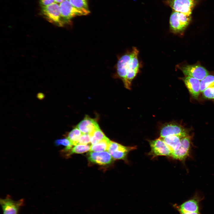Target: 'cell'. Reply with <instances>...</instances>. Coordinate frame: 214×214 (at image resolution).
<instances>
[{
	"label": "cell",
	"mask_w": 214,
	"mask_h": 214,
	"mask_svg": "<svg viewBox=\"0 0 214 214\" xmlns=\"http://www.w3.org/2000/svg\"><path fill=\"white\" fill-rule=\"evenodd\" d=\"M139 51L133 47L130 52L121 57L117 64V72L125 87L131 89V82L138 73L140 65L138 59Z\"/></svg>",
	"instance_id": "1"
},
{
	"label": "cell",
	"mask_w": 214,
	"mask_h": 214,
	"mask_svg": "<svg viewBox=\"0 0 214 214\" xmlns=\"http://www.w3.org/2000/svg\"><path fill=\"white\" fill-rule=\"evenodd\" d=\"M190 16L174 11L170 18L169 23L171 31L174 33L182 32L189 24Z\"/></svg>",
	"instance_id": "2"
},
{
	"label": "cell",
	"mask_w": 214,
	"mask_h": 214,
	"mask_svg": "<svg viewBox=\"0 0 214 214\" xmlns=\"http://www.w3.org/2000/svg\"><path fill=\"white\" fill-rule=\"evenodd\" d=\"M41 7L42 14L48 21L58 26H63L59 4L54 2L50 5Z\"/></svg>",
	"instance_id": "3"
},
{
	"label": "cell",
	"mask_w": 214,
	"mask_h": 214,
	"mask_svg": "<svg viewBox=\"0 0 214 214\" xmlns=\"http://www.w3.org/2000/svg\"><path fill=\"white\" fill-rule=\"evenodd\" d=\"M59 4L63 26L68 23L70 20L75 17L85 15L82 11L73 6L69 0H64Z\"/></svg>",
	"instance_id": "4"
},
{
	"label": "cell",
	"mask_w": 214,
	"mask_h": 214,
	"mask_svg": "<svg viewBox=\"0 0 214 214\" xmlns=\"http://www.w3.org/2000/svg\"><path fill=\"white\" fill-rule=\"evenodd\" d=\"M0 204L3 214H18L21 207L25 204L23 199L15 201L9 195L4 199L1 198Z\"/></svg>",
	"instance_id": "5"
},
{
	"label": "cell",
	"mask_w": 214,
	"mask_h": 214,
	"mask_svg": "<svg viewBox=\"0 0 214 214\" xmlns=\"http://www.w3.org/2000/svg\"><path fill=\"white\" fill-rule=\"evenodd\" d=\"M151 151L149 155L153 158L158 156L171 157L172 151L165 143L162 138H160L149 141Z\"/></svg>",
	"instance_id": "6"
},
{
	"label": "cell",
	"mask_w": 214,
	"mask_h": 214,
	"mask_svg": "<svg viewBox=\"0 0 214 214\" xmlns=\"http://www.w3.org/2000/svg\"><path fill=\"white\" fill-rule=\"evenodd\" d=\"M198 0H166V3L174 11L190 16Z\"/></svg>",
	"instance_id": "7"
},
{
	"label": "cell",
	"mask_w": 214,
	"mask_h": 214,
	"mask_svg": "<svg viewBox=\"0 0 214 214\" xmlns=\"http://www.w3.org/2000/svg\"><path fill=\"white\" fill-rule=\"evenodd\" d=\"M136 146H125L117 142L111 141L108 152L114 159L126 160L130 152L136 149Z\"/></svg>",
	"instance_id": "8"
},
{
	"label": "cell",
	"mask_w": 214,
	"mask_h": 214,
	"mask_svg": "<svg viewBox=\"0 0 214 214\" xmlns=\"http://www.w3.org/2000/svg\"><path fill=\"white\" fill-rule=\"evenodd\" d=\"M180 69L185 75L193 77L200 81L209 75L208 71L199 64L186 65L180 67Z\"/></svg>",
	"instance_id": "9"
},
{
	"label": "cell",
	"mask_w": 214,
	"mask_h": 214,
	"mask_svg": "<svg viewBox=\"0 0 214 214\" xmlns=\"http://www.w3.org/2000/svg\"><path fill=\"white\" fill-rule=\"evenodd\" d=\"M177 135L184 137L188 136L185 130L182 126L174 123L165 124L160 130V137L163 138L170 135Z\"/></svg>",
	"instance_id": "10"
},
{
	"label": "cell",
	"mask_w": 214,
	"mask_h": 214,
	"mask_svg": "<svg viewBox=\"0 0 214 214\" xmlns=\"http://www.w3.org/2000/svg\"><path fill=\"white\" fill-rule=\"evenodd\" d=\"M88 160L91 162L102 166L111 164L113 158L107 151L99 152H91L87 154Z\"/></svg>",
	"instance_id": "11"
},
{
	"label": "cell",
	"mask_w": 214,
	"mask_h": 214,
	"mask_svg": "<svg viewBox=\"0 0 214 214\" xmlns=\"http://www.w3.org/2000/svg\"><path fill=\"white\" fill-rule=\"evenodd\" d=\"M202 198L196 195L192 198L185 201L180 205L176 206L180 212H200V203Z\"/></svg>",
	"instance_id": "12"
},
{
	"label": "cell",
	"mask_w": 214,
	"mask_h": 214,
	"mask_svg": "<svg viewBox=\"0 0 214 214\" xmlns=\"http://www.w3.org/2000/svg\"><path fill=\"white\" fill-rule=\"evenodd\" d=\"M190 146V137L187 136L182 138L180 147L177 150L172 151L171 157L180 160H184L189 154Z\"/></svg>",
	"instance_id": "13"
},
{
	"label": "cell",
	"mask_w": 214,
	"mask_h": 214,
	"mask_svg": "<svg viewBox=\"0 0 214 214\" xmlns=\"http://www.w3.org/2000/svg\"><path fill=\"white\" fill-rule=\"evenodd\" d=\"M76 127L83 134H89L90 137L95 131L99 128L97 122L87 115L78 124Z\"/></svg>",
	"instance_id": "14"
},
{
	"label": "cell",
	"mask_w": 214,
	"mask_h": 214,
	"mask_svg": "<svg viewBox=\"0 0 214 214\" xmlns=\"http://www.w3.org/2000/svg\"><path fill=\"white\" fill-rule=\"evenodd\" d=\"M182 79L192 96L194 98L197 99L200 92V80L188 76L183 78Z\"/></svg>",
	"instance_id": "15"
},
{
	"label": "cell",
	"mask_w": 214,
	"mask_h": 214,
	"mask_svg": "<svg viewBox=\"0 0 214 214\" xmlns=\"http://www.w3.org/2000/svg\"><path fill=\"white\" fill-rule=\"evenodd\" d=\"M183 137L177 135H170L162 138L167 146L172 151L176 150L180 147Z\"/></svg>",
	"instance_id": "16"
},
{
	"label": "cell",
	"mask_w": 214,
	"mask_h": 214,
	"mask_svg": "<svg viewBox=\"0 0 214 214\" xmlns=\"http://www.w3.org/2000/svg\"><path fill=\"white\" fill-rule=\"evenodd\" d=\"M111 141L106 137L97 143L91 146L90 151L99 152L108 151Z\"/></svg>",
	"instance_id": "17"
},
{
	"label": "cell",
	"mask_w": 214,
	"mask_h": 214,
	"mask_svg": "<svg viewBox=\"0 0 214 214\" xmlns=\"http://www.w3.org/2000/svg\"><path fill=\"white\" fill-rule=\"evenodd\" d=\"M69 150H63L62 152L67 154L66 155L69 156L73 154L82 153L90 151L91 146L88 144H77Z\"/></svg>",
	"instance_id": "18"
},
{
	"label": "cell",
	"mask_w": 214,
	"mask_h": 214,
	"mask_svg": "<svg viewBox=\"0 0 214 214\" xmlns=\"http://www.w3.org/2000/svg\"><path fill=\"white\" fill-rule=\"evenodd\" d=\"M71 4L76 8L82 11L86 15L90 13L88 4V0H69Z\"/></svg>",
	"instance_id": "19"
},
{
	"label": "cell",
	"mask_w": 214,
	"mask_h": 214,
	"mask_svg": "<svg viewBox=\"0 0 214 214\" xmlns=\"http://www.w3.org/2000/svg\"><path fill=\"white\" fill-rule=\"evenodd\" d=\"M82 134L79 129L76 127L69 133L67 138L73 146L77 144L78 140Z\"/></svg>",
	"instance_id": "20"
},
{
	"label": "cell",
	"mask_w": 214,
	"mask_h": 214,
	"mask_svg": "<svg viewBox=\"0 0 214 214\" xmlns=\"http://www.w3.org/2000/svg\"><path fill=\"white\" fill-rule=\"evenodd\" d=\"M214 86V76L208 75L200 82V92H202L206 89Z\"/></svg>",
	"instance_id": "21"
},
{
	"label": "cell",
	"mask_w": 214,
	"mask_h": 214,
	"mask_svg": "<svg viewBox=\"0 0 214 214\" xmlns=\"http://www.w3.org/2000/svg\"><path fill=\"white\" fill-rule=\"evenodd\" d=\"M106 137L99 128L97 129L91 136V143L92 145L95 144Z\"/></svg>",
	"instance_id": "22"
},
{
	"label": "cell",
	"mask_w": 214,
	"mask_h": 214,
	"mask_svg": "<svg viewBox=\"0 0 214 214\" xmlns=\"http://www.w3.org/2000/svg\"><path fill=\"white\" fill-rule=\"evenodd\" d=\"M54 144L56 146L61 145L65 146L66 147L64 149L66 150L71 149L73 146L67 138L56 140L54 141Z\"/></svg>",
	"instance_id": "23"
},
{
	"label": "cell",
	"mask_w": 214,
	"mask_h": 214,
	"mask_svg": "<svg viewBox=\"0 0 214 214\" xmlns=\"http://www.w3.org/2000/svg\"><path fill=\"white\" fill-rule=\"evenodd\" d=\"M202 93L204 97L209 99H214V86L206 89Z\"/></svg>",
	"instance_id": "24"
},
{
	"label": "cell",
	"mask_w": 214,
	"mask_h": 214,
	"mask_svg": "<svg viewBox=\"0 0 214 214\" xmlns=\"http://www.w3.org/2000/svg\"><path fill=\"white\" fill-rule=\"evenodd\" d=\"M90 143V136L88 134H83L78 140L77 144H88Z\"/></svg>",
	"instance_id": "25"
},
{
	"label": "cell",
	"mask_w": 214,
	"mask_h": 214,
	"mask_svg": "<svg viewBox=\"0 0 214 214\" xmlns=\"http://www.w3.org/2000/svg\"><path fill=\"white\" fill-rule=\"evenodd\" d=\"M41 7L47 6L54 2V0H40Z\"/></svg>",
	"instance_id": "26"
},
{
	"label": "cell",
	"mask_w": 214,
	"mask_h": 214,
	"mask_svg": "<svg viewBox=\"0 0 214 214\" xmlns=\"http://www.w3.org/2000/svg\"><path fill=\"white\" fill-rule=\"evenodd\" d=\"M180 214H201L200 212H180Z\"/></svg>",
	"instance_id": "27"
},
{
	"label": "cell",
	"mask_w": 214,
	"mask_h": 214,
	"mask_svg": "<svg viewBox=\"0 0 214 214\" xmlns=\"http://www.w3.org/2000/svg\"><path fill=\"white\" fill-rule=\"evenodd\" d=\"M44 95H43V94L42 93H39L38 94V98H40V99H41L43 98V97H44Z\"/></svg>",
	"instance_id": "28"
},
{
	"label": "cell",
	"mask_w": 214,
	"mask_h": 214,
	"mask_svg": "<svg viewBox=\"0 0 214 214\" xmlns=\"http://www.w3.org/2000/svg\"><path fill=\"white\" fill-rule=\"evenodd\" d=\"M54 2L58 4L62 2L64 0H54Z\"/></svg>",
	"instance_id": "29"
}]
</instances>
